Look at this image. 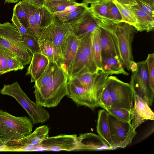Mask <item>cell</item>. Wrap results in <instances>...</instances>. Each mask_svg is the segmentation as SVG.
Instances as JSON below:
<instances>
[{"instance_id":"obj_15","label":"cell","mask_w":154,"mask_h":154,"mask_svg":"<svg viewBox=\"0 0 154 154\" xmlns=\"http://www.w3.org/2000/svg\"><path fill=\"white\" fill-rule=\"evenodd\" d=\"M79 39L70 30L63 43L62 51L63 57L61 66L70 78L72 65L77 51Z\"/></svg>"},{"instance_id":"obj_5","label":"cell","mask_w":154,"mask_h":154,"mask_svg":"<svg viewBox=\"0 0 154 154\" xmlns=\"http://www.w3.org/2000/svg\"><path fill=\"white\" fill-rule=\"evenodd\" d=\"M0 92L2 95L14 98L26 111L33 125L44 123L49 119L48 112L40 105L31 100L17 82L11 84H4Z\"/></svg>"},{"instance_id":"obj_16","label":"cell","mask_w":154,"mask_h":154,"mask_svg":"<svg viewBox=\"0 0 154 154\" xmlns=\"http://www.w3.org/2000/svg\"><path fill=\"white\" fill-rule=\"evenodd\" d=\"M134 105L131 111V125L136 130L140 125L148 120H154V113L145 100L134 93Z\"/></svg>"},{"instance_id":"obj_42","label":"cell","mask_w":154,"mask_h":154,"mask_svg":"<svg viewBox=\"0 0 154 154\" xmlns=\"http://www.w3.org/2000/svg\"><path fill=\"white\" fill-rule=\"evenodd\" d=\"M36 7L44 5L45 0H21Z\"/></svg>"},{"instance_id":"obj_10","label":"cell","mask_w":154,"mask_h":154,"mask_svg":"<svg viewBox=\"0 0 154 154\" xmlns=\"http://www.w3.org/2000/svg\"><path fill=\"white\" fill-rule=\"evenodd\" d=\"M67 96L77 105L86 106L91 109L98 106V101L101 91L96 89L87 90L75 85L68 81Z\"/></svg>"},{"instance_id":"obj_1","label":"cell","mask_w":154,"mask_h":154,"mask_svg":"<svg viewBox=\"0 0 154 154\" xmlns=\"http://www.w3.org/2000/svg\"><path fill=\"white\" fill-rule=\"evenodd\" d=\"M99 20V27L110 34L121 61L129 70V63L134 60L132 43L136 31L134 26L124 22L115 23L108 20Z\"/></svg>"},{"instance_id":"obj_43","label":"cell","mask_w":154,"mask_h":154,"mask_svg":"<svg viewBox=\"0 0 154 154\" xmlns=\"http://www.w3.org/2000/svg\"><path fill=\"white\" fill-rule=\"evenodd\" d=\"M118 2L127 5H133L137 4L135 0H113Z\"/></svg>"},{"instance_id":"obj_41","label":"cell","mask_w":154,"mask_h":154,"mask_svg":"<svg viewBox=\"0 0 154 154\" xmlns=\"http://www.w3.org/2000/svg\"><path fill=\"white\" fill-rule=\"evenodd\" d=\"M135 0L139 8L154 19V6L141 0Z\"/></svg>"},{"instance_id":"obj_22","label":"cell","mask_w":154,"mask_h":154,"mask_svg":"<svg viewBox=\"0 0 154 154\" xmlns=\"http://www.w3.org/2000/svg\"><path fill=\"white\" fill-rule=\"evenodd\" d=\"M38 42L41 53L45 56L49 61L55 62L61 67L63 57L61 52L56 45L52 42L45 39Z\"/></svg>"},{"instance_id":"obj_23","label":"cell","mask_w":154,"mask_h":154,"mask_svg":"<svg viewBox=\"0 0 154 154\" xmlns=\"http://www.w3.org/2000/svg\"><path fill=\"white\" fill-rule=\"evenodd\" d=\"M101 28L98 27L91 33V49L93 62L97 70L102 69L101 47L100 43Z\"/></svg>"},{"instance_id":"obj_7","label":"cell","mask_w":154,"mask_h":154,"mask_svg":"<svg viewBox=\"0 0 154 154\" xmlns=\"http://www.w3.org/2000/svg\"><path fill=\"white\" fill-rule=\"evenodd\" d=\"M107 83L112 101L111 108H120L131 111L134 96L130 84L111 75L108 76Z\"/></svg>"},{"instance_id":"obj_8","label":"cell","mask_w":154,"mask_h":154,"mask_svg":"<svg viewBox=\"0 0 154 154\" xmlns=\"http://www.w3.org/2000/svg\"><path fill=\"white\" fill-rule=\"evenodd\" d=\"M108 117L112 150L124 148L130 144L137 133L131 124L119 120L108 113Z\"/></svg>"},{"instance_id":"obj_6","label":"cell","mask_w":154,"mask_h":154,"mask_svg":"<svg viewBox=\"0 0 154 154\" xmlns=\"http://www.w3.org/2000/svg\"><path fill=\"white\" fill-rule=\"evenodd\" d=\"M91 33L78 38V45L70 78L87 72L94 73L100 71L97 70L93 61L91 49Z\"/></svg>"},{"instance_id":"obj_36","label":"cell","mask_w":154,"mask_h":154,"mask_svg":"<svg viewBox=\"0 0 154 154\" xmlns=\"http://www.w3.org/2000/svg\"><path fill=\"white\" fill-rule=\"evenodd\" d=\"M10 56L17 58L12 53L0 47V75L9 72L8 61V58Z\"/></svg>"},{"instance_id":"obj_39","label":"cell","mask_w":154,"mask_h":154,"mask_svg":"<svg viewBox=\"0 0 154 154\" xmlns=\"http://www.w3.org/2000/svg\"><path fill=\"white\" fill-rule=\"evenodd\" d=\"M11 21L12 22L13 25L19 31L21 35H31L28 29L20 22L15 11L13 9Z\"/></svg>"},{"instance_id":"obj_34","label":"cell","mask_w":154,"mask_h":154,"mask_svg":"<svg viewBox=\"0 0 154 154\" xmlns=\"http://www.w3.org/2000/svg\"><path fill=\"white\" fill-rule=\"evenodd\" d=\"M106 20H110L115 23L122 22L121 15L113 0H110L108 3Z\"/></svg>"},{"instance_id":"obj_30","label":"cell","mask_w":154,"mask_h":154,"mask_svg":"<svg viewBox=\"0 0 154 154\" xmlns=\"http://www.w3.org/2000/svg\"><path fill=\"white\" fill-rule=\"evenodd\" d=\"M118 9L122 17V22L126 23L134 26L137 20L134 13L128 5L121 4L113 0Z\"/></svg>"},{"instance_id":"obj_12","label":"cell","mask_w":154,"mask_h":154,"mask_svg":"<svg viewBox=\"0 0 154 154\" xmlns=\"http://www.w3.org/2000/svg\"><path fill=\"white\" fill-rule=\"evenodd\" d=\"M49 128L44 125L37 127L26 136L5 143L8 151H18L21 148L30 146L42 144L49 136Z\"/></svg>"},{"instance_id":"obj_19","label":"cell","mask_w":154,"mask_h":154,"mask_svg":"<svg viewBox=\"0 0 154 154\" xmlns=\"http://www.w3.org/2000/svg\"><path fill=\"white\" fill-rule=\"evenodd\" d=\"M128 6L134 13L137 20V23L134 26L136 31L149 32L154 30L153 19L142 11L137 4Z\"/></svg>"},{"instance_id":"obj_13","label":"cell","mask_w":154,"mask_h":154,"mask_svg":"<svg viewBox=\"0 0 154 154\" xmlns=\"http://www.w3.org/2000/svg\"><path fill=\"white\" fill-rule=\"evenodd\" d=\"M70 30V27L67 24L55 20L43 29L38 42L45 39L52 42L62 54L63 45Z\"/></svg>"},{"instance_id":"obj_35","label":"cell","mask_w":154,"mask_h":154,"mask_svg":"<svg viewBox=\"0 0 154 154\" xmlns=\"http://www.w3.org/2000/svg\"><path fill=\"white\" fill-rule=\"evenodd\" d=\"M21 36L25 45L33 54L35 53H41L38 41L33 36L29 35H23Z\"/></svg>"},{"instance_id":"obj_25","label":"cell","mask_w":154,"mask_h":154,"mask_svg":"<svg viewBox=\"0 0 154 154\" xmlns=\"http://www.w3.org/2000/svg\"><path fill=\"white\" fill-rule=\"evenodd\" d=\"M34 15L38 27L42 30L56 20L54 14L51 13L45 6H35Z\"/></svg>"},{"instance_id":"obj_29","label":"cell","mask_w":154,"mask_h":154,"mask_svg":"<svg viewBox=\"0 0 154 154\" xmlns=\"http://www.w3.org/2000/svg\"><path fill=\"white\" fill-rule=\"evenodd\" d=\"M59 66L55 62L49 61L45 69L35 82L34 88H39L48 82L52 78Z\"/></svg>"},{"instance_id":"obj_47","label":"cell","mask_w":154,"mask_h":154,"mask_svg":"<svg viewBox=\"0 0 154 154\" xmlns=\"http://www.w3.org/2000/svg\"><path fill=\"white\" fill-rule=\"evenodd\" d=\"M100 0H82V2L84 3H86L88 4H91L93 2L95 1H99Z\"/></svg>"},{"instance_id":"obj_26","label":"cell","mask_w":154,"mask_h":154,"mask_svg":"<svg viewBox=\"0 0 154 154\" xmlns=\"http://www.w3.org/2000/svg\"><path fill=\"white\" fill-rule=\"evenodd\" d=\"M27 15L29 23V31L32 36L38 41L43 30L37 26L34 15L35 6L26 2L21 0L19 2Z\"/></svg>"},{"instance_id":"obj_18","label":"cell","mask_w":154,"mask_h":154,"mask_svg":"<svg viewBox=\"0 0 154 154\" xmlns=\"http://www.w3.org/2000/svg\"><path fill=\"white\" fill-rule=\"evenodd\" d=\"M47 58L41 53L33 54L29 66L26 73L31 77V82H35L44 72L49 63Z\"/></svg>"},{"instance_id":"obj_44","label":"cell","mask_w":154,"mask_h":154,"mask_svg":"<svg viewBox=\"0 0 154 154\" xmlns=\"http://www.w3.org/2000/svg\"><path fill=\"white\" fill-rule=\"evenodd\" d=\"M137 67V63L135 62L134 60H131L130 61L129 64V69L132 72L136 71Z\"/></svg>"},{"instance_id":"obj_38","label":"cell","mask_w":154,"mask_h":154,"mask_svg":"<svg viewBox=\"0 0 154 154\" xmlns=\"http://www.w3.org/2000/svg\"><path fill=\"white\" fill-rule=\"evenodd\" d=\"M13 10L15 11L20 22L29 31V25L28 17L19 2L14 6Z\"/></svg>"},{"instance_id":"obj_46","label":"cell","mask_w":154,"mask_h":154,"mask_svg":"<svg viewBox=\"0 0 154 154\" xmlns=\"http://www.w3.org/2000/svg\"><path fill=\"white\" fill-rule=\"evenodd\" d=\"M5 3H16L18 2L20 0H4Z\"/></svg>"},{"instance_id":"obj_9","label":"cell","mask_w":154,"mask_h":154,"mask_svg":"<svg viewBox=\"0 0 154 154\" xmlns=\"http://www.w3.org/2000/svg\"><path fill=\"white\" fill-rule=\"evenodd\" d=\"M136 71L132 72L130 85L133 92L143 98L148 105L152 106L154 91L149 85L147 65L145 61L138 62Z\"/></svg>"},{"instance_id":"obj_11","label":"cell","mask_w":154,"mask_h":154,"mask_svg":"<svg viewBox=\"0 0 154 154\" xmlns=\"http://www.w3.org/2000/svg\"><path fill=\"white\" fill-rule=\"evenodd\" d=\"M99 20L93 15L89 8L67 24L70 30L78 38L91 33L99 27Z\"/></svg>"},{"instance_id":"obj_24","label":"cell","mask_w":154,"mask_h":154,"mask_svg":"<svg viewBox=\"0 0 154 154\" xmlns=\"http://www.w3.org/2000/svg\"><path fill=\"white\" fill-rule=\"evenodd\" d=\"M101 72L109 75L122 74L128 75L129 74L125 69L124 65L119 59L115 58H102Z\"/></svg>"},{"instance_id":"obj_48","label":"cell","mask_w":154,"mask_h":154,"mask_svg":"<svg viewBox=\"0 0 154 154\" xmlns=\"http://www.w3.org/2000/svg\"><path fill=\"white\" fill-rule=\"evenodd\" d=\"M154 6V0H141Z\"/></svg>"},{"instance_id":"obj_49","label":"cell","mask_w":154,"mask_h":154,"mask_svg":"<svg viewBox=\"0 0 154 154\" xmlns=\"http://www.w3.org/2000/svg\"><path fill=\"white\" fill-rule=\"evenodd\" d=\"M68 0V1H75V0Z\"/></svg>"},{"instance_id":"obj_17","label":"cell","mask_w":154,"mask_h":154,"mask_svg":"<svg viewBox=\"0 0 154 154\" xmlns=\"http://www.w3.org/2000/svg\"><path fill=\"white\" fill-rule=\"evenodd\" d=\"M76 150L98 151L112 150L106 142L98 135L86 133L78 137Z\"/></svg>"},{"instance_id":"obj_28","label":"cell","mask_w":154,"mask_h":154,"mask_svg":"<svg viewBox=\"0 0 154 154\" xmlns=\"http://www.w3.org/2000/svg\"><path fill=\"white\" fill-rule=\"evenodd\" d=\"M75 1L45 0L44 5L52 13L63 11L70 6L79 4Z\"/></svg>"},{"instance_id":"obj_3","label":"cell","mask_w":154,"mask_h":154,"mask_svg":"<svg viewBox=\"0 0 154 154\" xmlns=\"http://www.w3.org/2000/svg\"><path fill=\"white\" fill-rule=\"evenodd\" d=\"M0 47L14 55L24 66L30 63L33 54L19 31L9 22L0 23Z\"/></svg>"},{"instance_id":"obj_27","label":"cell","mask_w":154,"mask_h":154,"mask_svg":"<svg viewBox=\"0 0 154 154\" xmlns=\"http://www.w3.org/2000/svg\"><path fill=\"white\" fill-rule=\"evenodd\" d=\"M110 0H100L91 3L89 9L93 16L100 20H106L108 6Z\"/></svg>"},{"instance_id":"obj_45","label":"cell","mask_w":154,"mask_h":154,"mask_svg":"<svg viewBox=\"0 0 154 154\" xmlns=\"http://www.w3.org/2000/svg\"><path fill=\"white\" fill-rule=\"evenodd\" d=\"M0 151H8L5 143L0 140Z\"/></svg>"},{"instance_id":"obj_2","label":"cell","mask_w":154,"mask_h":154,"mask_svg":"<svg viewBox=\"0 0 154 154\" xmlns=\"http://www.w3.org/2000/svg\"><path fill=\"white\" fill-rule=\"evenodd\" d=\"M68 80L66 74L59 66L48 82L40 88H34L35 102L44 107L57 106L68 94Z\"/></svg>"},{"instance_id":"obj_31","label":"cell","mask_w":154,"mask_h":154,"mask_svg":"<svg viewBox=\"0 0 154 154\" xmlns=\"http://www.w3.org/2000/svg\"><path fill=\"white\" fill-rule=\"evenodd\" d=\"M88 4L82 2L76 9L67 15L56 18V20L63 23H68L81 15L89 8Z\"/></svg>"},{"instance_id":"obj_4","label":"cell","mask_w":154,"mask_h":154,"mask_svg":"<svg viewBox=\"0 0 154 154\" xmlns=\"http://www.w3.org/2000/svg\"><path fill=\"white\" fill-rule=\"evenodd\" d=\"M33 125L30 119L26 116H14L0 109V140L5 143L29 134Z\"/></svg>"},{"instance_id":"obj_20","label":"cell","mask_w":154,"mask_h":154,"mask_svg":"<svg viewBox=\"0 0 154 154\" xmlns=\"http://www.w3.org/2000/svg\"><path fill=\"white\" fill-rule=\"evenodd\" d=\"M100 28V43L101 47L102 58H115L120 59L118 53L110 34L105 29Z\"/></svg>"},{"instance_id":"obj_37","label":"cell","mask_w":154,"mask_h":154,"mask_svg":"<svg viewBox=\"0 0 154 154\" xmlns=\"http://www.w3.org/2000/svg\"><path fill=\"white\" fill-rule=\"evenodd\" d=\"M147 65L150 88L154 91V54H149L145 60Z\"/></svg>"},{"instance_id":"obj_40","label":"cell","mask_w":154,"mask_h":154,"mask_svg":"<svg viewBox=\"0 0 154 154\" xmlns=\"http://www.w3.org/2000/svg\"><path fill=\"white\" fill-rule=\"evenodd\" d=\"M8 65L9 72L22 70L24 67L22 62L17 58L12 56L8 57Z\"/></svg>"},{"instance_id":"obj_14","label":"cell","mask_w":154,"mask_h":154,"mask_svg":"<svg viewBox=\"0 0 154 154\" xmlns=\"http://www.w3.org/2000/svg\"><path fill=\"white\" fill-rule=\"evenodd\" d=\"M78 136L76 134H60L48 137L42 144L46 151H60L76 150L78 145Z\"/></svg>"},{"instance_id":"obj_33","label":"cell","mask_w":154,"mask_h":154,"mask_svg":"<svg viewBox=\"0 0 154 154\" xmlns=\"http://www.w3.org/2000/svg\"><path fill=\"white\" fill-rule=\"evenodd\" d=\"M98 104V106L101 107L105 110L112 107V101L107 81L100 94Z\"/></svg>"},{"instance_id":"obj_21","label":"cell","mask_w":154,"mask_h":154,"mask_svg":"<svg viewBox=\"0 0 154 154\" xmlns=\"http://www.w3.org/2000/svg\"><path fill=\"white\" fill-rule=\"evenodd\" d=\"M108 112L105 109L98 111L96 127L97 131L99 136L112 150V143L111 138Z\"/></svg>"},{"instance_id":"obj_32","label":"cell","mask_w":154,"mask_h":154,"mask_svg":"<svg viewBox=\"0 0 154 154\" xmlns=\"http://www.w3.org/2000/svg\"><path fill=\"white\" fill-rule=\"evenodd\" d=\"M109 114L122 121L131 124V113L126 109L117 108H111L106 110Z\"/></svg>"}]
</instances>
